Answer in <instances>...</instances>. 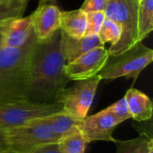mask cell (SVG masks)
<instances>
[{
  "label": "cell",
  "mask_w": 153,
  "mask_h": 153,
  "mask_svg": "<svg viewBox=\"0 0 153 153\" xmlns=\"http://www.w3.org/2000/svg\"><path fill=\"white\" fill-rule=\"evenodd\" d=\"M61 31L47 41L37 40L30 59L26 100L36 104L56 103L71 82L65 72L66 61L60 48Z\"/></svg>",
  "instance_id": "cell-1"
},
{
  "label": "cell",
  "mask_w": 153,
  "mask_h": 153,
  "mask_svg": "<svg viewBox=\"0 0 153 153\" xmlns=\"http://www.w3.org/2000/svg\"><path fill=\"white\" fill-rule=\"evenodd\" d=\"M37 39L33 35L20 48L0 50V104L26 100L30 59Z\"/></svg>",
  "instance_id": "cell-2"
},
{
  "label": "cell",
  "mask_w": 153,
  "mask_h": 153,
  "mask_svg": "<svg viewBox=\"0 0 153 153\" xmlns=\"http://www.w3.org/2000/svg\"><path fill=\"white\" fill-rule=\"evenodd\" d=\"M140 0H108L104 11L106 18L117 23L121 29L118 42L108 49L109 57L117 56L136 43L138 39V9Z\"/></svg>",
  "instance_id": "cell-3"
},
{
  "label": "cell",
  "mask_w": 153,
  "mask_h": 153,
  "mask_svg": "<svg viewBox=\"0 0 153 153\" xmlns=\"http://www.w3.org/2000/svg\"><path fill=\"white\" fill-rule=\"evenodd\" d=\"M4 132L6 150L14 153H27L44 144L58 142L46 117L30 120Z\"/></svg>",
  "instance_id": "cell-4"
},
{
  "label": "cell",
  "mask_w": 153,
  "mask_h": 153,
  "mask_svg": "<svg viewBox=\"0 0 153 153\" xmlns=\"http://www.w3.org/2000/svg\"><path fill=\"white\" fill-rule=\"evenodd\" d=\"M152 60L153 50L140 41L124 53L112 57L110 63H107L99 75L101 80L108 81L121 77L135 80Z\"/></svg>",
  "instance_id": "cell-5"
},
{
  "label": "cell",
  "mask_w": 153,
  "mask_h": 153,
  "mask_svg": "<svg viewBox=\"0 0 153 153\" xmlns=\"http://www.w3.org/2000/svg\"><path fill=\"white\" fill-rule=\"evenodd\" d=\"M101 79L96 75L90 79L74 81V83L66 87L58 96L56 103L60 104L62 110L78 120L88 116L97 89Z\"/></svg>",
  "instance_id": "cell-6"
},
{
  "label": "cell",
  "mask_w": 153,
  "mask_h": 153,
  "mask_svg": "<svg viewBox=\"0 0 153 153\" xmlns=\"http://www.w3.org/2000/svg\"><path fill=\"white\" fill-rule=\"evenodd\" d=\"M60 110L62 107L58 103L36 104L28 100L3 103L0 104V130L7 131Z\"/></svg>",
  "instance_id": "cell-7"
},
{
  "label": "cell",
  "mask_w": 153,
  "mask_h": 153,
  "mask_svg": "<svg viewBox=\"0 0 153 153\" xmlns=\"http://www.w3.org/2000/svg\"><path fill=\"white\" fill-rule=\"evenodd\" d=\"M109 58L108 50L105 46L97 47L65 64V72L70 81L90 79L100 73Z\"/></svg>",
  "instance_id": "cell-8"
},
{
  "label": "cell",
  "mask_w": 153,
  "mask_h": 153,
  "mask_svg": "<svg viewBox=\"0 0 153 153\" xmlns=\"http://www.w3.org/2000/svg\"><path fill=\"white\" fill-rule=\"evenodd\" d=\"M120 124L121 122L108 108H105L81 120L78 124V129L88 143L99 141L116 143L117 140L113 137V132Z\"/></svg>",
  "instance_id": "cell-9"
},
{
  "label": "cell",
  "mask_w": 153,
  "mask_h": 153,
  "mask_svg": "<svg viewBox=\"0 0 153 153\" xmlns=\"http://www.w3.org/2000/svg\"><path fill=\"white\" fill-rule=\"evenodd\" d=\"M60 9L56 4H39L30 14V19L32 30L39 42L48 40L60 30Z\"/></svg>",
  "instance_id": "cell-10"
},
{
  "label": "cell",
  "mask_w": 153,
  "mask_h": 153,
  "mask_svg": "<svg viewBox=\"0 0 153 153\" xmlns=\"http://www.w3.org/2000/svg\"><path fill=\"white\" fill-rule=\"evenodd\" d=\"M0 33L3 37V47L15 48L23 46L33 35L30 16L0 22Z\"/></svg>",
  "instance_id": "cell-11"
},
{
  "label": "cell",
  "mask_w": 153,
  "mask_h": 153,
  "mask_svg": "<svg viewBox=\"0 0 153 153\" xmlns=\"http://www.w3.org/2000/svg\"><path fill=\"white\" fill-rule=\"evenodd\" d=\"M101 46L104 45L100 42L98 35L83 36L80 39H74L61 31L60 48L66 64L74 61L91 49Z\"/></svg>",
  "instance_id": "cell-12"
},
{
  "label": "cell",
  "mask_w": 153,
  "mask_h": 153,
  "mask_svg": "<svg viewBox=\"0 0 153 153\" xmlns=\"http://www.w3.org/2000/svg\"><path fill=\"white\" fill-rule=\"evenodd\" d=\"M124 97L126 100L131 118L137 122L151 120L153 113L152 102L145 93L137 89L131 88Z\"/></svg>",
  "instance_id": "cell-13"
},
{
  "label": "cell",
  "mask_w": 153,
  "mask_h": 153,
  "mask_svg": "<svg viewBox=\"0 0 153 153\" xmlns=\"http://www.w3.org/2000/svg\"><path fill=\"white\" fill-rule=\"evenodd\" d=\"M60 30L74 39H80L85 36L86 13L80 8L61 12Z\"/></svg>",
  "instance_id": "cell-14"
},
{
  "label": "cell",
  "mask_w": 153,
  "mask_h": 153,
  "mask_svg": "<svg viewBox=\"0 0 153 153\" xmlns=\"http://www.w3.org/2000/svg\"><path fill=\"white\" fill-rule=\"evenodd\" d=\"M46 120L58 141L77 130L78 124L81 121L67 114L64 110H60L46 117Z\"/></svg>",
  "instance_id": "cell-15"
},
{
  "label": "cell",
  "mask_w": 153,
  "mask_h": 153,
  "mask_svg": "<svg viewBox=\"0 0 153 153\" xmlns=\"http://www.w3.org/2000/svg\"><path fill=\"white\" fill-rule=\"evenodd\" d=\"M137 22L138 39L143 41L153 30V0H140Z\"/></svg>",
  "instance_id": "cell-16"
},
{
  "label": "cell",
  "mask_w": 153,
  "mask_h": 153,
  "mask_svg": "<svg viewBox=\"0 0 153 153\" xmlns=\"http://www.w3.org/2000/svg\"><path fill=\"white\" fill-rule=\"evenodd\" d=\"M117 153H149L153 150L152 135L143 134L137 138L117 141Z\"/></svg>",
  "instance_id": "cell-17"
},
{
  "label": "cell",
  "mask_w": 153,
  "mask_h": 153,
  "mask_svg": "<svg viewBox=\"0 0 153 153\" xmlns=\"http://www.w3.org/2000/svg\"><path fill=\"white\" fill-rule=\"evenodd\" d=\"M57 143L63 153H85L89 143L79 129L63 137Z\"/></svg>",
  "instance_id": "cell-18"
},
{
  "label": "cell",
  "mask_w": 153,
  "mask_h": 153,
  "mask_svg": "<svg viewBox=\"0 0 153 153\" xmlns=\"http://www.w3.org/2000/svg\"><path fill=\"white\" fill-rule=\"evenodd\" d=\"M26 6L27 3L21 0H0V22L22 16Z\"/></svg>",
  "instance_id": "cell-19"
},
{
  "label": "cell",
  "mask_w": 153,
  "mask_h": 153,
  "mask_svg": "<svg viewBox=\"0 0 153 153\" xmlns=\"http://www.w3.org/2000/svg\"><path fill=\"white\" fill-rule=\"evenodd\" d=\"M100 42L105 46L107 43L115 45L118 42L121 37V29L114 21L106 18L98 34Z\"/></svg>",
  "instance_id": "cell-20"
},
{
  "label": "cell",
  "mask_w": 153,
  "mask_h": 153,
  "mask_svg": "<svg viewBox=\"0 0 153 153\" xmlns=\"http://www.w3.org/2000/svg\"><path fill=\"white\" fill-rule=\"evenodd\" d=\"M106 19L103 11L86 13V31L85 36L98 35Z\"/></svg>",
  "instance_id": "cell-21"
},
{
  "label": "cell",
  "mask_w": 153,
  "mask_h": 153,
  "mask_svg": "<svg viewBox=\"0 0 153 153\" xmlns=\"http://www.w3.org/2000/svg\"><path fill=\"white\" fill-rule=\"evenodd\" d=\"M107 108L121 123L131 118V115H130L128 106H127V103H126L125 97H123L121 100H117V102H115L114 104H112L111 106H109Z\"/></svg>",
  "instance_id": "cell-22"
},
{
  "label": "cell",
  "mask_w": 153,
  "mask_h": 153,
  "mask_svg": "<svg viewBox=\"0 0 153 153\" xmlns=\"http://www.w3.org/2000/svg\"><path fill=\"white\" fill-rule=\"evenodd\" d=\"M108 3V0H85L80 9L85 13L97 12V11H105L106 6Z\"/></svg>",
  "instance_id": "cell-23"
},
{
  "label": "cell",
  "mask_w": 153,
  "mask_h": 153,
  "mask_svg": "<svg viewBox=\"0 0 153 153\" xmlns=\"http://www.w3.org/2000/svg\"><path fill=\"white\" fill-rule=\"evenodd\" d=\"M27 153H63L59 148L58 143H51L39 146Z\"/></svg>",
  "instance_id": "cell-24"
},
{
  "label": "cell",
  "mask_w": 153,
  "mask_h": 153,
  "mask_svg": "<svg viewBox=\"0 0 153 153\" xmlns=\"http://www.w3.org/2000/svg\"><path fill=\"white\" fill-rule=\"evenodd\" d=\"M0 150H6L5 132L0 130Z\"/></svg>",
  "instance_id": "cell-25"
},
{
  "label": "cell",
  "mask_w": 153,
  "mask_h": 153,
  "mask_svg": "<svg viewBox=\"0 0 153 153\" xmlns=\"http://www.w3.org/2000/svg\"><path fill=\"white\" fill-rule=\"evenodd\" d=\"M22 2H25V3H28L30 0H21ZM56 0H39V4H44V3H52V4H55Z\"/></svg>",
  "instance_id": "cell-26"
},
{
  "label": "cell",
  "mask_w": 153,
  "mask_h": 153,
  "mask_svg": "<svg viewBox=\"0 0 153 153\" xmlns=\"http://www.w3.org/2000/svg\"><path fill=\"white\" fill-rule=\"evenodd\" d=\"M2 48H3V37H2V35L0 33V50H1Z\"/></svg>",
  "instance_id": "cell-27"
},
{
  "label": "cell",
  "mask_w": 153,
  "mask_h": 153,
  "mask_svg": "<svg viewBox=\"0 0 153 153\" xmlns=\"http://www.w3.org/2000/svg\"><path fill=\"white\" fill-rule=\"evenodd\" d=\"M0 153H14V152H10V151H7V150H4V151L1 152Z\"/></svg>",
  "instance_id": "cell-28"
},
{
  "label": "cell",
  "mask_w": 153,
  "mask_h": 153,
  "mask_svg": "<svg viewBox=\"0 0 153 153\" xmlns=\"http://www.w3.org/2000/svg\"><path fill=\"white\" fill-rule=\"evenodd\" d=\"M149 153H153V150H152V151H151Z\"/></svg>",
  "instance_id": "cell-29"
},
{
  "label": "cell",
  "mask_w": 153,
  "mask_h": 153,
  "mask_svg": "<svg viewBox=\"0 0 153 153\" xmlns=\"http://www.w3.org/2000/svg\"><path fill=\"white\" fill-rule=\"evenodd\" d=\"M3 151H4V150H0V152H3Z\"/></svg>",
  "instance_id": "cell-30"
}]
</instances>
